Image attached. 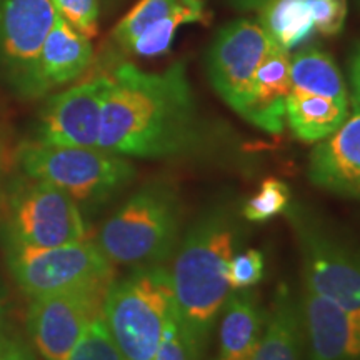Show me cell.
Segmentation results:
<instances>
[{
    "instance_id": "cell-25",
    "label": "cell",
    "mask_w": 360,
    "mask_h": 360,
    "mask_svg": "<svg viewBox=\"0 0 360 360\" xmlns=\"http://www.w3.org/2000/svg\"><path fill=\"white\" fill-rule=\"evenodd\" d=\"M69 360H124L107 328L102 312L85 327Z\"/></svg>"
},
{
    "instance_id": "cell-8",
    "label": "cell",
    "mask_w": 360,
    "mask_h": 360,
    "mask_svg": "<svg viewBox=\"0 0 360 360\" xmlns=\"http://www.w3.org/2000/svg\"><path fill=\"white\" fill-rule=\"evenodd\" d=\"M87 229L77 202L45 180L30 179L15 188L8 202V245L60 247L80 242Z\"/></svg>"
},
{
    "instance_id": "cell-11",
    "label": "cell",
    "mask_w": 360,
    "mask_h": 360,
    "mask_svg": "<svg viewBox=\"0 0 360 360\" xmlns=\"http://www.w3.org/2000/svg\"><path fill=\"white\" fill-rule=\"evenodd\" d=\"M56 15L52 0H0V62L30 94H40V51Z\"/></svg>"
},
{
    "instance_id": "cell-28",
    "label": "cell",
    "mask_w": 360,
    "mask_h": 360,
    "mask_svg": "<svg viewBox=\"0 0 360 360\" xmlns=\"http://www.w3.org/2000/svg\"><path fill=\"white\" fill-rule=\"evenodd\" d=\"M154 360H193L188 352L186 340H184L182 332H180L177 317L174 314L170 315L167 326L162 334L159 349H157Z\"/></svg>"
},
{
    "instance_id": "cell-18",
    "label": "cell",
    "mask_w": 360,
    "mask_h": 360,
    "mask_svg": "<svg viewBox=\"0 0 360 360\" xmlns=\"http://www.w3.org/2000/svg\"><path fill=\"white\" fill-rule=\"evenodd\" d=\"M89 37L74 29L62 15H56L39 58L40 94L79 79L92 60Z\"/></svg>"
},
{
    "instance_id": "cell-27",
    "label": "cell",
    "mask_w": 360,
    "mask_h": 360,
    "mask_svg": "<svg viewBox=\"0 0 360 360\" xmlns=\"http://www.w3.org/2000/svg\"><path fill=\"white\" fill-rule=\"evenodd\" d=\"M58 15L85 37H94L98 25V0H52Z\"/></svg>"
},
{
    "instance_id": "cell-21",
    "label": "cell",
    "mask_w": 360,
    "mask_h": 360,
    "mask_svg": "<svg viewBox=\"0 0 360 360\" xmlns=\"http://www.w3.org/2000/svg\"><path fill=\"white\" fill-rule=\"evenodd\" d=\"M260 24L278 45L290 51L315 34L312 0H270Z\"/></svg>"
},
{
    "instance_id": "cell-23",
    "label": "cell",
    "mask_w": 360,
    "mask_h": 360,
    "mask_svg": "<svg viewBox=\"0 0 360 360\" xmlns=\"http://www.w3.org/2000/svg\"><path fill=\"white\" fill-rule=\"evenodd\" d=\"M180 0H141L114 29V39L119 45L130 51L135 40L169 15Z\"/></svg>"
},
{
    "instance_id": "cell-4",
    "label": "cell",
    "mask_w": 360,
    "mask_h": 360,
    "mask_svg": "<svg viewBox=\"0 0 360 360\" xmlns=\"http://www.w3.org/2000/svg\"><path fill=\"white\" fill-rule=\"evenodd\" d=\"M174 310L172 277L164 264L135 267L110 281L102 302V317L124 360H154Z\"/></svg>"
},
{
    "instance_id": "cell-24",
    "label": "cell",
    "mask_w": 360,
    "mask_h": 360,
    "mask_svg": "<svg viewBox=\"0 0 360 360\" xmlns=\"http://www.w3.org/2000/svg\"><path fill=\"white\" fill-rule=\"evenodd\" d=\"M290 199V188L285 182L278 179H267L260 186V191L242 205V217L249 222H267L277 215L285 214Z\"/></svg>"
},
{
    "instance_id": "cell-32",
    "label": "cell",
    "mask_w": 360,
    "mask_h": 360,
    "mask_svg": "<svg viewBox=\"0 0 360 360\" xmlns=\"http://www.w3.org/2000/svg\"><path fill=\"white\" fill-rule=\"evenodd\" d=\"M2 319H4V295L2 290H0V328H2Z\"/></svg>"
},
{
    "instance_id": "cell-13",
    "label": "cell",
    "mask_w": 360,
    "mask_h": 360,
    "mask_svg": "<svg viewBox=\"0 0 360 360\" xmlns=\"http://www.w3.org/2000/svg\"><path fill=\"white\" fill-rule=\"evenodd\" d=\"M309 360H360V310H350L305 289L302 294Z\"/></svg>"
},
{
    "instance_id": "cell-26",
    "label": "cell",
    "mask_w": 360,
    "mask_h": 360,
    "mask_svg": "<svg viewBox=\"0 0 360 360\" xmlns=\"http://www.w3.org/2000/svg\"><path fill=\"white\" fill-rule=\"evenodd\" d=\"M264 277V255L260 250L249 249L233 254L227 269V281L231 289L244 290L255 285Z\"/></svg>"
},
{
    "instance_id": "cell-5",
    "label": "cell",
    "mask_w": 360,
    "mask_h": 360,
    "mask_svg": "<svg viewBox=\"0 0 360 360\" xmlns=\"http://www.w3.org/2000/svg\"><path fill=\"white\" fill-rule=\"evenodd\" d=\"M285 215L300 252L305 289L344 309L360 310V242L300 202H290Z\"/></svg>"
},
{
    "instance_id": "cell-22",
    "label": "cell",
    "mask_w": 360,
    "mask_h": 360,
    "mask_svg": "<svg viewBox=\"0 0 360 360\" xmlns=\"http://www.w3.org/2000/svg\"><path fill=\"white\" fill-rule=\"evenodd\" d=\"M205 19V0H180L165 19L157 22L135 40L130 52L139 57H157L167 53L175 32L182 25L195 24Z\"/></svg>"
},
{
    "instance_id": "cell-15",
    "label": "cell",
    "mask_w": 360,
    "mask_h": 360,
    "mask_svg": "<svg viewBox=\"0 0 360 360\" xmlns=\"http://www.w3.org/2000/svg\"><path fill=\"white\" fill-rule=\"evenodd\" d=\"M290 60L287 49L274 40L252 82L244 117L247 122L269 134H281L285 125V102L290 94Z\"/></svg>"
},
{
    "instance_id": "cell-19",
    "label": "cell",
    "mask_w": 360,
    "mask_h": 360,
    "mask_svg": "<svg viewBox=\"0 0 360 360\" xmlns=\"http://www.w3.org/2000/svg\"><path fill=\"white\" fill-rule=\"evenodd\" d=\"M349 117V102L290 89L285 119L299 141L314 143L334 134Z\"/></svg>"
},
{
    "instance_id": "cell-2",
    "label": "cell",
    "mask_w": 360,
    "mask_h": 360,
    "mask_svg": "<svg viewBox=\"0 0 360 360\" xmlns=\"http://www.w3.org/2000/svg\"><path fill=\"white\" fill-rule=\"evenodd\" d=\"M242 225L231 204H214L187 229L170 269L180 332L193 360H200L225 300L227 269L242 240Z\"/></svg>"
},
{
    "instance_id": "cell-7",
    "label": "cell",
    "mask_w": 360,
    "mask_h": 360,
    "mask_svg": "<svg viewBox=\"0 0 360 360\" xmlns=\"http://www.w3.org/2000/svg\"><path fill=\"white\" fill-rule=\"evenodd\" d=\"M8 265L32 300L112 281V264L97 244L85 240L49 249L8 245Z\"/></svg>"
},
{
    "instance_id": "cell-31",
    "label": "cell",
    "mask_w": 360,
    "mask_h": 360,
    "mask_svg": "<svg viewBox=\"0 0 360 360\" xmlns=\"http://www.w3.org/2000/svg\"><path fill=\"white\" fill-rule=\"evenodd\" d=\"M270 0H232V4L244 11H254V8H264Z\"/></svg>"
},
{
    "instance_id": "cell-17",
    "label": "cell",
    "mask_w": 360,
    "mask_h": 360,
    "mask_svg": "<svg viewBox=\"0 0 360 360\" xmlns=\"http://www.w3.org/2000/svg\"><path fill=\"white\" fill-rule=\"evenodd\" d=\"M305 326L302 295L289 283H278L260 345L252 360H304Z\"/></svg>"
},
{
    "instance_id": "cell-14",
    "label": "cell",
    "mask_w": 360,
    "mask_h": 360,
    "mask_svg": "<svg viewBox=\"0 0 360 360\" xmlns=\"http://www.w3.org/2000/svg\"><path fill=\"white\" fill-rule=\"evenodd\" d=\"M309 180L335 195L360 199V105L315 146L309 157Z\"/></svg>"
},
{
    "instance_id": "cell-30",
    "label": "cell",
    "mask_w": 360,
    "mask_h": 360,
    "mask_svg": "<svg viewBox=\"0 0 360 360\" xmlns=\"http://www.w3.org/2000/svg\"><path fill=\"white\" fill-rule=\"evenodd\" d=\"M350 82H352L354 87L355 102L360 105V45L350 57Z\"/></svg>"
},
{
    "instance_id": "cell-6",
    "label": "cell",
    "mask_w": 360,
    "mask_h": 360,
    "mask_svg": "<svg viewBox=\"0 0 360 360\" xmlns=\"http://www.w3.org/2000/svg\"><path fill=\"white\" fill-rule=\"evenodd\" d=\"M19 162L30 179L51 182L75 202L87 205L112 199L135 177V167L127 157L98 147H56L29 142L20 147Z\"/></svg>"
},
{
    "instance_id": "cell-10",
    "label": "cell",
    "mask_w": 360,
    "mask_h": 360,
    "mask_svg": "<svg viewBox=\"0 0 360 360\" xmlns=\"http://www.w3.org/2000/svg\"><path fill=\"white\" fill-rule=\"evenodd\" d=\"M109 283H96L32 300L27 326L40 357L69 360L85 327L102 312Z\"/></svg>"
},
{
    "instance_id": "cell-3",
    "label": "cell",
    "mask_w": 360,
    "mask_h": 360,
    "mask_svg": "<svg viewBox=\"0 0 360 360\" xmlns=\"http://www.w3.org/2000/svg\"><path fill=\"white\" fill-rule=\"evenodd\" d=\"M182 222L177 187L157 180L139 188L103 222L96 244L112 265H160L177 250Z\"/></svg>"
},
{
    "instance_id": "cell-16",
    "label": "cell",
    "mask_w": 360,
    "mask_h": 360,
    "mask_svg": "<svg viewBox=\"0 0 360 360\" xmlns=\"http://www.w3.org/2000/svg\"><path fill=\"white\" fill-rule=\"evenodd\" d=\"M267 312L250 290L227 297L220 310L219 350L214 360H252L262 340Z\"/></svg>"
},
{
    "instance_id": "cell-12",
    "label": "cell",
    "mask_w": 360,
    "mask_h": 360,
    "mask_svg": "<svg viewBox=\"0 0 360 360\" xmlns=\"http://www.w3.org/2000/svg\"><path fill=\"white\" fill-rule=\"evenodd\" d=\"M110 75H101L57 94L40 115L39 141L56 147L96 148Z\"/></svg>"
},
{
    "instance_id": "cell-29",
    "label": "cell",
    "mask_w": 360,
    "mask_h": 360,
    "mask_svg": "<svg viewBox=\"0 0 360 360\" xmlns=\"http://www.w3.org/2000/svg\"><path fill=\"white\" fill-rule=\"evenodd\" d=\"M0 360H35L32 350L20 337L0 328Z\"/></svg>"
},
{
    "instance_id": "cell-33",
    "label": "cell",
    "mask_w": 360,
    "mask_h": 360,
    "mask_svg": "<svg viewBox=\"0 0 360 360\" xmlns=\"http://www.w3.org/2000/svg\"><path fill=\"white\" fill-rule=\"evenodd\" d=\"M0 164H2V152H0Z\"/></svg>"
},
{
    "instance_id": "cell-20",
    "label": "cell",
    "mask_w": 360,
    "mask_h": 360,
    "mask_svg": "<svg viewBox=\"0 0 360 360\" xmlns=\"http://www.w3.org/2000/svg\"><path fill=\"white\" fill-rule=\"evenodd\" d=\"M290 89L349 102L347 89L334 58L315 47L304 49L292 57Z\"/></svg>"
},
{
    "instance_id": "cell-9",
    "label": "cell",
    "mask_w": 360,
    "mask_h": 360,
    "mask_svg": "<svg viewBox=\"0 0 360 360\" xmlns=\"http://www.w3.org/2000/svg\"><path fill=\"white\" fill-rule=\"evenodd\" d=\"M274 39L257 20L237 19L219 30L207 56V74L220 98L238 115Z\"/></svg>"
},
{
    "instance_id": "cell-1",
    "label": "cell",
    "mask_w": 360,
    "mask_h": 360,
    "mask_svg": "<svg viewBox=\"0 0 360 360\" xmlns=\"http://www.w3.org/2000/svg\"><path fill=\"white\" fill-rule=\"evenodd\" d=\"M199 139V112L182 62L157 74L134 64L117 67L103 101L98 148L165 159L191 152Z\"/></svg>"
}]
</instances>
